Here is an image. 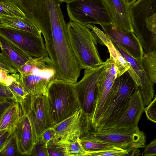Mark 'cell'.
Returning <instances> with one entry per match:
<instances>
[{
  "label": "cell",
  "mask_w": 156,
  "mask_h": 156,
  "mask_svg": "<svg viewBox=\"0 0 156 156\" xmlns=\"http://www.w3.org/2000/svg\"><path fill=\"white\" fill-rule=\"evenodd\" d=\"M46 95L49 123L53 126L81 108L74 83L57 78L48 84Z\"/></svg>",
  "instance_id": "6da1fadb"
},
{
  "label": "cell",
  "mask_w": 156,
  "mask_h": 156,
  "mask_svg": "<svg viewBox=\"0 0 156 156\" xmlns=\"http://www.w3.org/2000/svg\"><path fill=\"white\" fill-rule=\"evenodd\" d=\"M137 86L127 71L115 79L94 131L109 129L118 120L128 108Z\"/></svg>",
  "instance_id": "7a4b0ae2"
},
{
  "label": "cell",
  "mask_w": 156,
  "mask_h": 156,
  "mask_svg": "<svg viewBox=\"0 0 156 156\" xmlns=\"http://www.w3.org/2000/svg\"><path fill=\"white\" fill-rule=\"evenodd\" d=\"M129 9L133 32L144 53L156 50V0H137Z\"/></svg>",
  "instance_id": "3957f363"
},
{
  "label": "cell",
  "mask_w": 156,
  "mask_h": 156,
  "mask_svg": "<svg viewBox=\"0 0 156 156\" xmlns=\"http://www.w3.org/2000/svg\"><path fill=\"white\" fill-rule=\"evenodd\" d=\"M0 2L16 5L24 14L25 18L35 25L41 33L65 20L58 0H0Z\"/></svg>",
  "instance_id": "277c9868"
},
{
  "label": "cell",
  "mask_w": 156,
  "mask_h": 156,
  "mask_svg": "<svg viewBox=\"0 0 156 156\" xmlns=\"http://www.w3.org/2000/svg\"><path fill=\"white\" fill-rule=\"evenodd\" d=\"M70 43L83 69H92L103 64L97 49L96 37L86 26L70 20L67 23Z\"/></svg>",
  "instance_id": "5b68a950"
},
{
  "label": "cell",
  "mask_w": 156,
  "mask_h": 156,
  "mask_svg": "<svg viewBox=\"0 0 156 156\" xmlns=\"http://www.w3.org/2000/svg\"><path fill=\"white\" fill-rule=\"evenodd\" d=\"M22 82L27 91L33 95H46L47 86L56 79L53 62L48 54L37 58L30 57L18 68Z\"/></svg>",
  "instance_id": "8992f818"
},
{
  "label": "cell",
  "mask_w": 156,
  "mask_h": 156,
  "mask_svg": "<svg viewBox=\"0 0 156 156\" xmlns=\"http://www.w3.org/2000/svg\"><path fill=\"white\" fill-rule=\"evenodd\" d=\"M70 20L82 25L112 24V20L103 0H72L66 3Z\"/></svg>",
  "instance_id": "52a82bcc"
},
{
  "label": "cell",
  "mask_w": 156,
  "mask_h": 156,
  "mask_svg": "<svg viewBox=\"0 0 156 156\" xmlns=\"http://www.w3.org/2000/svg\"><path fill=\"white\" fill-rule=\"evenodd\" d=\"M90 133L99 140L124 149L144 148L146 145L145 133L138 126L129 129L112 128L92 130Z\"/></svg>",
  "instance_id": "ba28073f"
},
{
  "label": "cell",
  "mask_w": 156,
  "mask_h": 156,
  "mask_svg": "<svg viewBox=\"0 0 156 156\" xmlns=\"http://www.w3.org/2000/svg\"><path fill=\"white\" fill-rule=\"evenodd\" d=\"M20 105V118L13 134L18 152L30 155L37 142V133L32 115L26 100Z\"/></svg>",
  "instance_id": "9c48e42d"
},
{
  "label": "cell",
  "mask_w": 156,
  "mask_h": 156,
  "mask_svg": "<svg viewBox=\"0 0 156 156\" xmlns=\"http://www.w3.org/2000/svg\"><path fill=\"white\" fill-rule=\"evenodd\" d=\"M106 66L105 63L96 68L85 69L83 78L74 83L81 108L90 118L100 78Z\"/></svg>",
  "instance_id": "30bf717a"
},
{
  "label": "cell",
  "mask_w": 156,
  "mask_h": 156,
  "mask_svg": "<svg viewBox=\"0 0 156 156\" xmlns=\"http://www.w3.org/2000/svg\"><path fill=\"white\" fill-rule=\"evenodd\" d=\"M105 70L99 80L92 111L90 116L94 130L103 113L107 97L115 79L118 76L117 68L113 58L110 57L106 61Z\"/></svg>",
  "instance_id": "8fae6325"
},
{
  "label": "cell",
  "mask_w": 156,
  "mask_h": 156,
  "mask_svg": "<svg viewBox=\"0 0 156 156\" xmlns=\"http://www.w3.org/2000/svg\"><path fill=\"white\" fill-rule=\"evenodd\" d=\"M0 35L31 57H39L48 54L42 37L25 31L0 27Z\"/></svg>",
  "instance_id": "7c38bea8"
},
{
  "label": "cell",
  "mask_w": 156,
  "mask_h": 156,
  "mask_svg": "<svg viewBox=\"0 0 156 156\" xmlns=\"http://www.w3.org/2000/svg\"><path fill=\"white\" fill-rule=\"evenodd\" d=\"M112 41L130 65V68L127 71L137 85L144 106H147L153 98L154 84L148 78L140 62L137 61L120 45Z\"/></svg>",
  "instance_id": "4fadbf2b"
},
{
  "label": "cell",
  "mask_w": 156,
  "mask_h": 156,
  "mask_svg": "<svg viewBox=\"0 0 156 156\" xmlns=\"http://www.w3.org/2000/svg\"><path fill=\"white\" fill-rule=\"evenodd\" d=\"M52 126L55 132V135L52 139L54 141L74 135L81 138L93 130L90 117L81 108L69 117Z\"/></svg>",
  "instance_id": "5bb4252c"
},
{
  "label": "cell",
  "mask_w": 156,
  "mask_h": 156,
  "mask_svg": "<svg viewBox=\"0 0 156 156\" xmlns=\"http://www.w3.org/2000/svg\"><path fill=\"white\" fill-rule=\"evenodd\" d=\"M101 26L112 41L121 46L137 61L141 62L144 53L139 40L133 32L119 30L112 24Z\"/></svg>",
  "instance_id": "9a60e30c"
},
{
  "label": "cell",
  "mask_w": 156,
  "mask_h": 156,
  "mask_svg": "<svg viewBox=\"0 0 156 156\" xmlns=\"http://www.w3.org/2000/svg\"><path fill=\"white\" fill-rule=\"evenodd\" d=\"M145 107L137 86L128 108L118 120L109 129H129L138 126Z\"/></svg>",
  "instance_id": "2e32d148"
},
{
  "label": "cell",
  "mask_w": 156,
  "mask_h": 156,
  "mask_svg": "<svg viewBox=\"0 0 156 156\" xmlns=\"http://www.w3.org/2000/svg\"><path fill=\"white\" fill-rule=\"evenodd\" d=\"M25 100L32 115L37 133V142L42 133L51 126L48 117L46 95L29 94Z\"/></svg>",
  "instance_id": "e0dca14e"
},
{
  "label": "cell",
  "mask_w": 156,
  "mask_h": 156,
  "mask_svg": "<svg viewBox=\"0 0 156 156\" xmlns=\"http://www.w3.org/2000/svg\"><path fill=\"white\" fill-rule=\"evenodd\" d=\"M117 29L123 31L133 32L129 6L125 0H103Z\"/></svg>",
  "instance_id": "ac0fdd59"
},
{
  "label": "cell",
  "mask_w": 156,
  "mask_h": 156,
  "mask_svg": "<svg viewBox=\"0 0 156 156\" xmlns=\"http://www.w3.org/2000/svg\"><path fill=\"white\" fill-rule=\"evenodd\" d=\"M0 27L25 31L39 37H42L41 30L25 18L0 14Z\"/></svg>",
  "instance_id": "d6986e66"
},
{
  "label": "cell",
  "mask_w": 156,
  "mask_h": 156,
  "mask_svg": "<svg viewBox=\"0 0 156 156\" xmlns=\"http://www.w3.org/2000/svg\"><path fill=\"white\" fill-rule=\"evenodd\" d=\"M20 116V104L17 102H13L1 113L0 130L13 133Z\"/></svg>",
  "instance_id": "ffe728a7"
},
{
  "label": "cell",
  "mask_w": 156,
  "mask_h": 156,
  "mask_svg": "<svg viewBox=\"0 0 156 156\" xmlns=\"http://www.w3.org/2000/svg\"><path fill=\"white\" fill-rule=\"evenodd\" d=\"M0 44L1 51L18 69L25 64L30 57L0 35Z\"/></svg>",
  "instance_id": "44dd1931"
},
{
  "label": "cell",
  "mask_w": 156,
  "mask_h": 156,
  "mask_svg": "<svg viewBox=\"0 0 156 156\" xmlns=\"http://www.w3.org/2000/svg\"><path fill=\"white\" fill-rule=\"evenodd\" d=\"M8 86L13 94L16 102L21 105L29 93L25 88L19 73L8 74L3 83Z\"/></svg>",
  "instance_id": "7402d4cb"
},
{
  "label": "cell",
  "mask_w": 156,
  "mask_h": 156,
  "mask_svg": "<svg viewBox=\"0 0 156 156\" xmlns=\"http://www.w3.org/2000/svg\"><path fill=\"white\" fill-rule=\"evenodd\" d=\"M80 138L79 136L74 135L55 141L64 147L65 156H86L87 151L82 146Z\"/></svg>",
  "instance_id": "603a6c76"
},
{
  "label": "cell",
  "mask_w": 156,
  "mask_h": 156,
  "mask_svg": "<svg viewBox=\"0 0 156 156\" xmlns=\"http://www.w3.org/2000/svg\"><path fill=\"white\" fill-rule=\"evenodd\" d=\"M83 147L88 151H95L112 148L116 146L105 142L90 134L80 138Z\"/></svg>",
  "instance_id": "cb8c5ba5"
},
{
  "label": "cell",
  "mask_w": 156,
  "mask_h": 156,
  "mask_svg": "<svg viewBox=\"0 0 156 156\" xmlns=\"http://www.w3.org/2000/svg\"><path fill=\"white\" fill-rule=\"evenodd\" d=\"M140 63L149 79L156 84V50L144 53Z\"/></svg>",
  "instance_id": "d4e9b609"
},
{
  "label": "cell",
  "mask_w": 156,
  "mask_h": 156,
  "mask_svg": "<svg viewBox=\"0 0 156 156\" xmlns=\"http://www.w3.org/2000/svg\"><path fill=\"white\" fill-rule=\"evenodd\" d=\"M17 152V145L13 133L0 146V154L1 156H13Z\"/></svg>",
  "instance_id": "484cf974"
},
{
  "label": "cell",
  "mask_w": 156,
  "mask_h": 156,
  "mask_svg": "<svg viewBox=\"0 0 156 156\" xmlns=\"http://www.w3.org/2000/svg\"><path fill=\"white\" fill-rule=\"evenodd\" d=\"M129 150L115 147L114 148L95 151H88L86 156H127Z\"/></svg>",
  "instance_id": "4316f807"
},
{
  "label": "cell",
  "mask_w": 156,
  "mask_h": 156,
  "mask_svg": "<svg viewBox=\"0 0 156 156\" xmlns=\"http://www.w3.org/2000/svg\"><path fill=\"white\" fill-rule=\"evenodd\" d=\"M0 14L25 18V15L19 8L7 2H0Z\"/></svg>",
  "instance_id": "83f0119b"
},
{
  "label": "cell",
  "mask_w": 156,
  "mask_h": 156,
  "mask_svg": "<svg viewBox=\"0 0 156 156\" xmlns=\"http://www.w3.org/2000/svg\"><path fill=\"white\" fill-rule=\"evenodd\" d=\"M0 68L8 74L19 73L18 69L2 51L0 54Z\"/></svg>",
  "instance_id": "f1b7e54d"
},
{
  "label": "cell",
  "mask_w": 156,
  "mask_h": 156,
  "mask_svg": "<svg viewBox=\"0 0 156 156\" xmlns=\"http://www.w3.org/2000/svg\"><path fill=\"white\" fill-rule=\"evenodd\" d=\"M47 147L49 156H65L64 147L57 142L51 140L48 143Z\"/></svg>",
  "instance_id": "f546056e"
},
{
  "label": "cell",
  "mask_w": 156,
  "mask_h": 156,
  "mask_svg": "<svg viewBox=\"0 0 156 156\" xmlns=\"http://www.w3.org/2000/svg\"><path fill=\"white\" fill-rule=\"evenodd\" d=\"M144 112L147 119L156 123V94L154 99L145 107Z\"/></svg>",
  "instance_id": "4dcf8cb0"
},
{
  "label": "cell",
  "mask_w": 156,
  "mask_h": 156,
  "mask_svg": "<svg viewBox=\"0 0 156 156\" xmlns=\"http://www.w3.org/2000/svg\"><path fill=\"white\" fill-rule=\"evenodd\" d=\"M31 155L49 156L47 145L40 139L35 144Z\"/></svg>",
  "instance_id": "1f68e13d"
},
{
  "label": "cell",
  "mask_w": 156,
  "mask_h": 156,
  "mask_svg": "<svg viewBox=\"0 0 156 156\" xmlns=\"http://www.w3.org/2000/svg\"><path fill=\"white\" fill-rule=\"evenodd\" d=\"M0 100L11 99L16 101L13 94L8 86L0 83Z\"/></svg>",
  "instance_id": "d6a6232c"
},
{
  "label": "cell",
  "mask_w": 156,
  "mask_h": 156,
  "mask_svg": "<svg viewBox=\"0 0 156 156\" xmlns=\"http://www.w3.org/2000/svg\"><path fill=\"white\" fill-rule=\"evenodd\" d=\"M55 135V132L52 126L47 128L41 134L40 139L46 145Z\"/></svg>",
  "instance_id": "836d02e7"
},
{
  "label": "cell",
  "mask_w": 156,
  "mask_h": 156,
  "mask_svg": "<svg viewBox=\"0 0 156 156\" xmlns=\"http://www.w3.org/2000/svg\"><path fill=\"white\" fill-rule=\"evenodd\" d=\"M143 156H156V139L152 140L146 145L143 152Z\"/></svg>",
  "instance_id": "e575fe53"
},
{
  "label": "cell",
  "mask_w": 156,
  "mask_h": 156,
  "mask_svg": "<svg viewBox=\"0 0 156 156\" xmlns=\"http://www.w3.org/2000/svg\"><path fill=\"white\" fill-rule=\"evenodd\" d=\"M13 133L6 130H0V145L8 139Z\"/></svg>",
  "instance_id": "d590c367"
},
{
  "label": "cell",
  "mask_w": 156,
  "mask_h": 156,
  "mask_svg": "<svg viewBox=\"0 0 156 156\" xmlns=\"http://www.w3.org/2000/svg\"><path fill=\"white\" fill-rule=\"evenodd\" d=\"M0 83H3L8 73L5 71L1 69H0Z\"/></svg>",
  "instance_id": "8d00e7d4"
},
{
  "label": "cell",
  "mask_w": 156,
  "mask_h": 156,
  "mask_svg": "<svg viewBox=\"0 0 156 156\" xmlns=\"http://www.w3.org/2000/svg\"><path fill=\"white\" fill-rule=\"evenodd\" d=\"M137 0H125L127 4L129 6L135 2Z\"/></svg>",
  "instance_id": "74e56055"
},
{
  "label": "cell",
  "mask_w": 156,
  "mask_h": 156,
  "mask_svg": "<svg viewBox=\"0 0 156 156\" xmlns=\"http://www.w3.org/2000/svg\"><path fill=\"white\" fill-rule=\"evenodd\" d=\"M72 0H58V1L61 3L62 2H65L66 3Z\"/></svg>",
  "instance_id": "f35d334b"
}]
</instances>
